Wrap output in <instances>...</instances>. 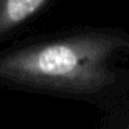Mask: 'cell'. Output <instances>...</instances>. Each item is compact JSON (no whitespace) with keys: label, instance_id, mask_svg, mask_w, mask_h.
Masks as SVG:
<instances>
[{"label":"cell","instance_id":"cell-1","mask_svg":"<svg viewBox=\"0 0 129 129\" xmlns=\"http://www.w3.org/2000/svg\"><path fill=\"white\" fill-rule=\"evenodd\" d=\"M126 46L111 34H86L29 46L0 57V79L62 92H96L114 81L110 61Z\"/></svg>","mask_w":129,"mask_h":129},{"label":"cell","instance_id":"cell-2","mask_svg":"<svg viewBox=\"0 0 129 129\" xmlns=\"http://www.w3.org/2000/svg\"><path fill=\"white\" fill-rule=\"evenodd\" d=\"M47 0H0V36L35 15Z\"/></svg>","mask_w":129,"mask_h":129},{"label":"cell","instance_id":"cell-3","mask_svg":"<svg viewBox=\"0 0 129 129\" xmlns=\"http://www.w3.org/2000/svg\"><path fill=\"white\" fill-rule=\"evenodd\" d=\"M125 129H129V125H128V126H126V128H125Z\"/></svg>","mask_w":129,"mask_h":129}]
</instances>
